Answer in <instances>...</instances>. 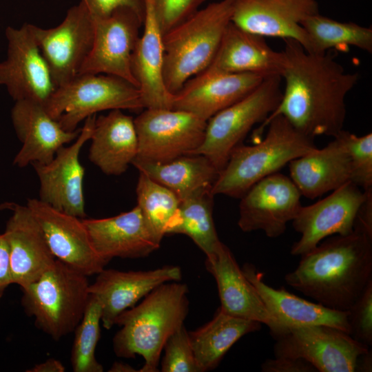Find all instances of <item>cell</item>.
Wrapping results in <instances>:
<instances>
[{"label":"cell","mask_w":372,"mask_h":372,"mask_svg":"<svg viewBox=\"0 0 372 372\" xmlns=\"http://www.w3.org/2000/svg\"><path fill=\"white\" fill-rule=\"evenodd\" d=\"M205 0H153L163 34L178 25L197 10Z\"/></svg>","instance_id":"cell-39"},{"label":"cell","mask_w":372,"mask_h":372,"mask_svg":"<svg viewBox=\"0 0 372 372\" xmlns=\"http://www.w3.org/2000/svg\"><path fill=\"white\" fill-rule=\"evenodd\" d=\"M261 324L230 316L218 308L210 321L189 332L200 372L216 369L236 342L246 334L260 330Z\"/></svg>","instance_id":"cell-31"},{"label":"cell","mask_w":372,"mask_h":372,"mask_svg":"<svg viewBox=\"0 0 372 372\" xmlns=\"http://www.w3.org/2000/svg\"><path fill=\"white\" fill-rule=\"evenodd\" d=\"M64 365L58 360L49 358L45 361L36 364L28 372H64Z\"/></svg>","instance_id":"cell-44"},{"label":"cell","mask_w":372,"mask_h":372,"mask_svg":"<svg viewBox=\"0 0 372 372\" xmlns=\"http://www.w3.org/2000/svg\"><path fill=\"white\" fill-rule=\"evenodd\" d=\"M266 126L263 139L253 145L240 144L231 152L212 185L214 196L241 198L259 180L317 148L313 138L298 131L281 115L262 123L256 132L258 139Z\"/></svg>","instance_id":"cell-4"},{"label":"cell","mask_w":372,"mask_h":372,"mask_svg":"<svg viewBox=\"0 0 372 372\" xmlns=\"http://www.w3.org/2000/svg\"><path fill=\"white\" fill-rule=\"evenodd\" d=\"M205 266L216 282L223 312L267 325L273 338L279 333L277 322L225 244L222 242L214 254L206 257Z\"/></svg>","instance_id":"cell-23"},{"label":"cell","mask_w":372,"mask_h":372,"mask_svg":"<svg viewBox=\"0 0 372 372\" xmlns=\"http://www.w3.org/2000/svg\"><path fill=\"white\" fill-rule=\"evenodd\" d=\"M286 283L328 308L347 311L372 280V236L333 235L301 256Z\"/></svg>","instance_id":"cell-2"},{"label":"cell","mask_w":372,"mask_h":372,"mask_svg":"<svg viewBox=\"0 0 372 372\" xmlns=\"http://www.w3.org/2000/svg\"><path fill=\"white\" fill-rule=\"evenodd\" d=\"M371 192L349 181L318 202L301 206L292 220L300 238L291 246V254L301 256L329 236L352 233L358 211Z\"/></svg>","instance_id":"cell-12"},{"label":"cell","mask_w":372,"mask_h":372,"mask_svg":"<svg viewBox=\"0 0 372 372\" xmlns=\"http://www.w3.org/2000/svg\"><path fill=\"white\" fill-rule=\"evenodd\" d=\"M234 1L211 3L163 34V79L170 93L211 63L231 22Z\"/></svg>","instance_id":"cell-5"},{"label":"cell","mask_w":372,"mask_h":372,"mask_svg":"<svg viewBox=\"0 0 372 372\" xmlns=\"http://www.w3.org/2000/svg\"><path fill=\"white\" fill-rule=\"evenodd\" d=\"M154 181L173 192L181 200L211 189L219 171L204 156L187 154L165 162L134 158L132 163Z\"/></svg>","instance_id":"cell-30"},{"label":"cell","mask_w":372,"mask_h":372,"mask_svg":"<svg viewBox=\"0 0 372 372\" xmlns=\"http://www.w3.org/2000/svg\"><path fill=\"white\" fill-rule=\"evenodd\" d=\"M350 335L365 347L372 344V280L348 310Z\"/></svg>","instance_id":"cell-38"},{"label":"cell","mask_w":372,"mask_h":372,"mask_svg":"<svg viewBox=\"0 0 372 372\" xmlns=\"http://www.w3.org/2000/svg\"><path fill=\"white\" fill-rule=\"evenodd\" d=\"M90 140L89 159L107 175H121L137 156L134 118L121 110L96 117Z\"/></svg>","instance_id":"cell-29"},{"label":"cell","mask_w":372,"mask_h":372,"mask_svg":"<svg viewBox=\"0 0 372 372\" xmlns=\"http://www.w3.org/2000/svg\"><path fill=\"white\" fill-rule=\"evenodd\" d=\"M93 19L92 48L79 74L113 75L137 87L131 63L143 20L133 10L124 7L116 9L107 16Z\"/></svg>","instance_id":"cell-14"},{"label":"cell","mask_w":372,"mask_h":372,"mask_svg":"<svg viewBox=\"0 0 372 372\" xmlns=\"http://www.w3.org/2000/svg\"><path fill=\"white\" fill-rule=\"evenodd\" d=\"M11 119L22 143L13 161L19 167L50 163L58 149L74 141L81 132V128L72 132L63 130L43 105L30 101H15Z\"/></svg>","instance_id":"cell-22"},{"label":"cell","mask_w":372,"mask_h":372,"mask_svg":"<svg viewBox=\"0 0 372 372\" xmlns=\"http://www.w3.org/2000/svg\"><path fill=\"white\" fill-rule=\"evenodd\" d=\"M16 205V203L12 202H5L3 203H0V211L7 209L12 211Z\"/></svg>","instance_id":"cell-47"},{"label":"cell","mask_w":372,"mask_h":372,"mask_svg":"<svg viewBox=\"0 0 372 372\" xmlns=\"http://www.w3.org/2000/svg\"><path fill=\"white\" fill-rule=\"evenodd\" d=\"M265 78L258 74L227 73L207 68L173 94L172 109L191 112L207 121L251 92Z\"/></svg>","instance_id":"cell-20"},{"label":"cell","mask_w":372,"mask_h":372,"mask_svg":"<svg viewBox=\"0 0 372 372\" xmlns=\"http://www.w3.org/2000/svg\"><path fill=\"white\" fill-rule=\"evenodd\" d=\"M306 31L311 53L322 54L331 49L347 52L355 47L372 52V29L352 22H340L317 13L306 18Z\"/></svg>","instance_id":"cell-33"},{"label":"cell","mask_w":372,"mask_h":372,"mask_svg":"<svg viewBox=\"0 0 372 372\" xmlns=\"http://www.w3.org/2000/svg\"><path fill=\"white\" fill-rule=\"evenodd\" d=\"M56 259L90 276L108 263L94 250L82 218L59 211L37 198L27 202Z\"/></svg>","instance_id":"cell-17"},{"label":"cell","mask_w":372,"mask_h":372,"mask_svg":"<svg viewBox=\"0 0 372 372\" xmlns=\"http://www.w3.org/2000/svg\"><path fill=\"white\" fill-rule=\"evenodd\" d=\"M7 54L0 62V85L17 101L45 105L56 90L48 65L29 23L6 30Z\"/></svg>","instance_id":"cell-13"},{"label":"cell","mask_w":372,"mask_h":372,"mask_svg":"<svg viewBox=\"0 0 372 372\" xmlns=\"http://www.w3.org/2000/svg\"><path fill=\"white\" fill-rule=\"evenodd\" d=\"M301 196L290 178L271 174L240 198L238 225L244 232L261 230L269 238L279 237L301 207Z\"/></svg>","instance_id":"cell-16"},{"label":"cell","mask_w":372,"mask_h":372,"mask_svg":"<svg viewBox=\"0 0 372 372\" xmlns=\"http://www.w3.org/2000/svg\"><path fill=\"white\" fill-rule=\"evenodd\" d=\"M44 107L69 132L101 111L145 108L140 91L132 83L113 75L89 73L79 74L56 87Z\"/></svg>","instance_id":"cell-7"},{"label":"cell","mask_w":372,"mask_h":372,"mask_svg":"<svg viewBox=\"0 0 372 372\" xmlns=\"http://www.w3.org/2000/svg\"><path fill=\"white\" fill-rule=\"evenodd\" d=\"M275 339V357L303 359L318 372H354L369 350L347 332L324 325L290 328Z\"/></svg>","instance_id":"cell-10"},{"label":"cell","mask_w":372,"mask_h":372,"mask_svg":"<svg viewBox=\"0 0 372 372\" xmlns=\"http://www.w3.org/2000/svg\"><path fill=\"white\" fill-rule=\"evenodd\" d=\"M371 366L372 356L371 351L369 349L359 357L355 371H371Z\"/></svg>","instance_id":"cell-45"},{"label":"cell","mask_w":372,"mask_h":372,"mask_svg":"<svg viewBox=\"0 0 372 372\" xmlns=\"http://www.w3.org/2000/svg\"><path fill=\"white\" fill-rule=\"evenodd\" d=\"M282 84L280 76H267L246 96L211 117L201 145L192 154L205 156L220 172L252 127L276 110L282 97Z\"/></svg>","instance_id":"cell-8"},{"label":"cell","mask_w":372,"mask_h":372,"mask_svg":"<svg viewBox=\"0 0 372 372\" xmlns=\"http://www.w3.org/2000/svg\"><path fill=\"white\" fill-rule=\"evenodd\" d=\"M161 363L162 372H200L184 324L166 341Z\"/></svg>","instance_id":"cell-36"},{"label":"cell","mask_w":372,"mask_h":372,"mask_svg":"<svg viewBox=\"0 0 372 372\" xmlns=\"http://www.w3.org/2000/svg\"><path fill=\"white\" fill-rule=\"evenodd\" d=\"M96 114L87 117L74 143L62 146L48 163H33L39 180V200L54 208L85 218L83 181L85 170L79 161L80 151L90 140Z\"/></svg>","instance_id":"cell-15"},{"label":"cell","mask_w":372,"mask_h":372,"mask_svg":"<svg viewBox=\"0 0 372 372\" xmlns=\"http://www.w3.org/2000/svg\"><path fill=\"white\" fill-rule=\"evenodd\" d=\"M319 13L316 0H235L231 22L262 37H279L299 43L311 52L302 22Z\"/></svg>","instance_id":"cell-18"},{"label":"cell","mask_w":372,"mask_h":372,"mask_svg":"<svg viewBox=\"0 0 372 372\" xmlns=\"http://www.w3.org/2000/svg\"><path fill=\"white\" fill-rule=\"evenodd\" d=\"M12 284L10 252L4 234H0V299L6 289Z\"/></svg>","instance_id":"cell-42"},{"label":"cell","mask_w":372,"mask_h":372,"mask_svg":"<svg viewBox=\"0 0 372 372\" xmlns=\"http://www.w3.org/2000/svg\"><path fill=\"white\" fill-rule=\"evenodd\" d=\"M214 196L211 189H206L181 200L178 213L167 232V235L187 236L206 257L214 254L222 243L212 216Z\"/></svg>","instance_id":"cell-32"},{"label":"cell","mask_w":372,"mask_h":372,"mask_svg":"<svg viewBox=\"0 0 372 372\" xmlns=\"http://www.w3.org/2000/svg\"><path fill=\"white\" fill-rule=\"evenodd\" d=\"M263 372H317L307 361L300 358L275 357L266 360L261 365Z\"/></svg>","instance_id":"cell-41"},{"label":"cell","mask_w":372,"mask_h":372,"mask_svg":"<svg viewBox=\"0 0 372 372\" xmlns=\"http://www.w3.org/2000/svg\"><path fill=\"white\" fill-rule=\"evenodd\" d=\"M3 232L10 252L12 284L36 281L55 261L41 229L27 205L17 204Z\"/></svg>","instance_id":"cell-26"},{"label":"cell","mask_w":372,"mask_h":372,"mask_svg":"<svg viewBox=\"0 0 372 372\" xmlns=\"http://www.w3.org/2000/svg\"><path fill=\"white\" fill-rule=\"evenodd\" d=\"M87 276L56 259L22 288L21 304L35 325L54 340L74 332L90 297Z\"/></svg>","instance_id":"cell-6"},{"label":"cell","mask_w":372,"mask_h":372,"mask_svg":"<svg viewBox=\"0 0 372 372\" xmlns=\"http://www.w3.org/2000/svg\"><path fill=\"white\" fill-rule=\"evenodd\" d=\"M188 288L179 281L163 283L136 307L122 312L115 324L121 327L113 338L116 356L145 360L140 372H157L164 345L184 324L189 309Z\"/></svg>","instance_id":"cell-3"},{"label":"cell","mask_w":372,"mask_h":372,"mask_svg":"<svg viewBox=\"0 0 372 372\" xmlns=\"http://www.w3.org/2000/svg\"><path fill=\"white\" fill-rule=\"evenodd\" d=\"M134 121L136 158L156 162L192 154L201 145L207 125L191 112L167 108H145Z\"/></svg>","instance_id":"cell-9"},{"label":"cell","mask_w":372,"mask_h":372,"mask_svg":"<svg viewBox=\"0 0 372 372\" xmlns=\"http://www.w3.org/2000/svg\"><path fill=\"white\" fill-rule=\"evenodd\" d=\"M285 56L273 50L265 37L246 32L231 22L208 69L227 73L281 76ZM206 68V69H207Z\"/></svg>","instance_id":"cell-28"},{"label":"cell","mask_w":372,"mask_h":372,"mask_svg":"<svg viewBox=\"0 0 372 372\" xmlns=\"http://www.w3.org/2000/svg\"><path fill=\"white\" fill-rule=\"evenodd\" d=\"M353 230L372 236V192L369 194L358 211Z\"/></svg>","instance_id":"cell-43"},{"label":"cell","mask_w":372,"mask_h":372,"mask_svg":"<svg viewBox=\"0 0 372 372\" xmlns=\"http://www.w3.org/2000/svg\"><path fill=\"white\" fill-rule=\"evenodd\" d=\"M29 26L56 87L77 76L94 41V19L86 6L80 1L56 27L45 29L30 23Z\"/></svg>","instance_id":"cell-11"},{"label":"cell","mask_w":372,"mask_h":372,"mask_svg":"<svg viewBox=\"0 0 372 372\" xmlns=\"http://www.w3.org/2000/svg\"><path fill=\"white\" fill-rule=\"evenodd\" d=\"M89 285V293L101 307V322L106 329L115 325L117 317L134 307L156 287L168 282L180 281L181 269L166 265L147 271H123L103 269Z\"/></svg>","instance_id":"cell-19"},{"label":"cell","mask_w":372,"mask_h":372,"mask_svg":"<svg viewBox=\"0 0 372 372\" xmlns=\"http://www.w3.org/2000/svg\"><path fill=\"white\" fill-rule=\"evenodd\" d=\"M101 307L99 300L90 294L83 316L74 329L71 351V364L74 372H102L103 367L95 356L100 338Z\"/></svg>","instance_id":"cell-35"},{"label":"cell","mask_w":372,"mask_h":372,"mask_svg":"<svg viewBox=\"0 0 372 372\" xmlns=\"http://www.w3.org/2000/svg\"><path fill=\"white\" fill-rule=\"evenodd\" d=\"M242 271L278 324L280 331L274 338L290 328L314 325L332 327L350 333L348 311L309 302L284 287L274 289L264 282L263 274L254 265L245 264Z\"/></svg>","instance_id":"cell-24"},{"label":"cell","mask_w":372,"mask_h":372,"mask_svg":"<svg viewBox=\"0 0 372 372\" xmlns=\"http://www.w3.org/2000/svg\"><path fill=\"white\" fill-rule=\"evenodd\" d=\"M348 132L342 130L323 148L289 163L290 178L302 196L314 199L351 181Z\"/></svg>","instance_id":"cell-25"},{"label":"cell","mask_w":372,"mask_h":372,"mask_svg":"<svg viewBox=\"0 0 372 372\" xmlns=\"http://www.w3.org/2000/svg\"><path fill=\"white\" fill-rule=\"evenodd\" d=\"M82 221L94 250L107 262L114 258H144L160 247L161 241L137 205L115 216Z\"/></svg>","instance_id":"cell-21"},{"label":"cell","mask_w":372,"mask_h":372,"mask_svg":"<svg viewBox=\"0 0 372 372\" xmlns=\"http://www.w3.org/2000/svg\"><path fill=\"white\" fill-rule=\"evenodd\" d=\"M143 27L131 63L143 103L145 108L172 109L174 95L167 89L163 79V34L153 0H145Z\"/></svg>","instance_id":"cell-27"},{"label":"cell","mask_w":372,"mask_h":372,"mask_svg":"<svg viewBox=\"0 0 372 372\" xmlns=\"http://www.w3.org/2000/svg\"><path fill=\"white\" fill-rule=\"evenodd\" d=\"M351 181L363 190L372 189V134L358 136L348 132Z\"/></svg>","instance_id":"cell-37"},{"label":"cell","mask_w":372,"mask_h":372,"mask_svg":"<svg viewBox=\"0 0 372 372\" xmlns=\"http://www.w3.org/2000/svg\"><path fill=\"white\" fill-rule=\"evenodd\" d=\"M283 52L282 97L263 123L281 115L308 136L334 137L343 130L345 99L358 73L347 72L331 53L309 52L293 40H285Z\"/></svg>","instance_id":"cell-1"},{"label":"cell","mask_w":372,"mask_h":372,"mask_svg":"<svg viewBox=\"0 0 372 372\" xmlns=\"http://www.w3.org/2000/svg\"><path fill=\"white\" fill-rule=\"evenodd\" d=\"M110 372H134L136 371L130 365L121 362H115L109 370Z\"/></svg>","instance_id":"cell-46"},{"label":"cell","mask_w":372,"mask_h":372,"mask_svg":"<svg viewBox=\"0 0 372 372\" xmlns=\"http://www.w3.org/2000/svg\"><path fill=\"white\" fill-rule=\"evenodd\" d=\"M136 194L137 206L161 242L178 213L180 200L170 189L142 172H139Z\"/></svg>","instance_id":"cell-34"},{"label":"cell","mask_w":372,"mask_h":372,"mask_svg":"<svg viewBox=\"0 0 372 372\" xmlns=\"http://www.w3.org/2000/svg\"><path fill=\"white\" fill-rule=\"evenodd\" d=\"M93 17L109 15L119 8L133 10L143 20L145 12V0H81Z\"/></svg>","instance_id":"cell-40"}]
</instances>
